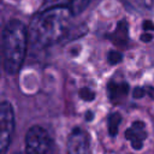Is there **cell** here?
I'll return each instance as SVG.
<instances>
[{"instance_id": "1", "label": "cell", "mask_w": 154, "mask_h": 154, "mask_svg": "<svg viewBox=\"0 0 154 154\" xmlns=\"http://www.w3.org/2000/svg\"><path fill=\"white\" fill-rule=\"evenodd\" d=\"M73 13L67 7H47L29 24V41L35 48H46L65 36Z\"/></svg>"}, {"instance_id": "2", "label": "cell", "mask_w": 154, "mask_h": 154, "mask_svg": "<svg viewBox=\"0 0 154 154\" xmlns=\"http://www.w3.org/2000/svg\"><path fill=\"white\" fill-rule=\"evenodd\" d=\"M29 35L25 25L17 20H10L2 31V60L8 75H14L23 65Z\"/></svg>"}, {"instance_id": "3", "label": "cell", "mask_w": 154, "mask_h": 154, "mask_svg": "<svg viewBox=\"0 0 154 154\" xmlns=\"http://www.w3.org/2000/svg\"><path fill=\"white\" fill-rule=\"evenodd\" d=\"M25 154H53V141L43 128L35 125L28 130Z\"/></svg>"}, {"instance_id": "4", "label": "cell", "mask_w": 154, "mask_h": 154, "mask_svg": "<svg viewBox=\"0 0 154 154\" xmlns=\"http://www.w3.org/2000/svg\"><path fill=\"white\" fill-rule=\"evenodd\" d=\"M14 130V116L12 106L2 101L0 106V154H6Z\"/></svg>"}, {"instance_id": "5", "label": "cell", "mask_w": 154, "mask_h": 154, "mask_svg": "<svg viewBox=\"0 0 154 154\" xmlns=\"http://www.w3.org/2000/svg\"><path fill=\"white\" fill-rule=\"evenodd\" d=\"M67 153L69 154H90L88 135L84 130L73 129L67 138Z\"/></svg>"}, {"instance_id": "6", "label": "cell", "mask_w": 154, "mask_h": 154, "mask_svg": "<svg viewBox=\"0 0 154 154\" xmlns=\"http://www.w3.org/2000/svg\"><path fill=\"white\" fill-rule=\"evenodd\" d=\"M147 137V131H146V125L141 120L134 122L125 131V138L130 142L132 149L140 150L143 147V142Z\"/></svg>"}, {"instance_id": "7", "label": "cell", "mask_w": 154, "mask_h": 154, "mask_svg": "<svg viewBox=\"0 0 154 154\" xmlns=\"http://www.w3.org/2000/svg\"><path fill=\"white\" fill-rule=\"evenodd\" d=\"M91 1L93 0H45V5H47L48 7H54V6L67 7L73 14H78L83 10H85Z\"/></svg>"}, {"instance_id": "8", "label": "cell", "mask_w": 154, "mask_h": 154, "mask_svg": "<svg viewBox=\"0 0 154 154\" xmlns=\"http://www.w3.org/2000/svg\"><path fill=\"white\" fill-rule=\"evenodd\" d=\"M107 91H108L109 100L113 103H119L128 95L129 84L126 82H116V81H112L107 85Z\"/></svg>"}, {"instance_id": "9", "label": "cell", "mask_w": 154, "mask_h": 154, "mask_svg": "<svg viewBox=\"0 0 154 154\" xmlns=\"http://www.w3.org/2000/svg\"><path fill=\"white\" fill-rule=\"evenodd\" d=\"M112 42L119 47H125L129 42V32H128V23L125 20H120L117 24L116 30L108 36Z\"/></svg>"}, {"instance_id": "10", "label": "cell", "mask_w": 154, "mask_h": 154, "mask_svg": "<svg viewBox=\"0 0 154 154\" xmlns=\"http://www.w3.org/2000/svg\"><path fill=\"white\" fill-rule=\"evenodd\" d=\"M126 7L136 13H154V0H124Z\"/></svg>"}, {"instance_id": "11", "label": "cell", "mask_w": 154, "mask_h": 154, "mask_svg": "<svg viewBox=\"0 0 154 154\" xmlns=\"http://www.w3.org/2000/svg\"><path fill=\"white\" fill-rule=\"evenodd\" d=\"M122 123V116L119 113H112L109 117H108V120H107V130H108V134L111 136H116L118 134V129H119V125Z\"/></svg>"}, {"instance_id": "12", "label": "cell", "mask_w": 154, "mask_h": 154, "mask_svg": "<svg viewBox=\"0 0 154 154\" xmlns=\"http://www.w3.org/2000/svg\"><path fill=\"white\" fill-rule=\"evenodd\" d=\"M122 59H123L122 53H119V52H117V51H109V53H108V55H107V60H108V63L112 64V65L120 63Z\"/></svg>"}, {"instance_id": "13", "label": "cell", "mask_w": 154, "mask_h": 154, "mask_svg": "<svg viewBox=\"0 0 154 154\" xmlns=\"http://www.w3.org/2000/svg\"><path fill=\"white\" fill-rule=\"evenodd\" d=\"M79 96H81V99H83L84 101H93V100L95 99L94 91H91V90L88 89V88H82V89L79 90Z\"/></svg>"}, {"instance_id": "14", "label": "cell", "mask_w": 154, "mask_h": 154, "mask_svg": "<svg viewBox=\"0 0 154 154\" xmlns=\"http://www.w3.org/2000/svg\"><path fill=\"white\" fill-rule=\"evenodd\" d=\"M144 95H147V91H146V87H137L134 89L132 91V96L135 99H141L143 97Z\"/></svg>"}, {"instance_id": "15", "label": "cell", "mask_w": 154, "mask_h": 154, "mask_svg": "<svg viewBox=\"0 0 154 154\" xmlns=\"http://www.w3.org/2000/svg\"><path fill=\"white\" fill-rule=\"evenodd\" d=\"M142 28H143V30H144V31H148V30H154V23H153L152 20L147 19V20H144V22H143Z\"/></svg>"}, {"instance_id": "16", "label": "cell", "mask_w": 154, "mask_h": 154, "mask_svg": "<svg viewBox=\"0 0 154 154\" xmlns=\"http://www.w3.org/2000/svg\"><path fill=\"white\" fill-rule=\"evenodd\" d=\"M152 38H153V35L149 34V32H147V31L141 35V41H143V42H150Z\"/></svg>"}, {"instance_id": "17", "label": "cell", "mask_w": 154, "mask_h": 154, "mask_svg": "<svg viewBox=\"0 0 154 154\" xmlns=\"http://www.w3.org/2000/svg\"><path fill=\"white\" fill-rule=\"evenodd\" d=\"M146 91H147V95L152 100H154V88L153 87H146Z\"/></svg>"}, {"instance_id": "18", "label": "cell", "mask_w": 154, "mask_h": 154, "mask_svg": "<svg viewBox=\"0 0 154 154\" xmlns=\"http://www.w3.org/2000/svg\"><path fill=\"white\" fill-rule=\"evenodd\" d=\"M93 117H94V114H93V112H90V111H88V112H87V114H85V119H87L88 122H91V120H93Z\"/></svg>"}, {"instance_id": "19", "label": "cell", "mask_w": 154, "mask_h": 154, "mask_svg": "<svg viewBox=\"0 0 154 154\" xmlns=\"http://www.w3.org/2000/svg\"><path fill=\"white\" fill-rule=\"evenodd\" d=\"M14 154H22V153H14Z\"/></svg>"}]
</instances>
